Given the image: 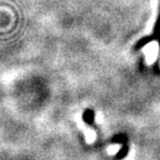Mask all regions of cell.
<instances>
[{"instance_id": "1", "label": "cell", "mask_w": 160, "mask_h": 160, "mask_svg": "<svg viewBox=\"0 0 160 160\" xmlns=\"http://www.w3.org/2000/svg\"><path fill=\"white\" fill-rule=\"evenodd\" d=\"M83 121H85L86 123H88V125H92L93 123V119H95V113H93L92 110L90 109H87L83 112Z\"/></svg>"}]
</instances>
